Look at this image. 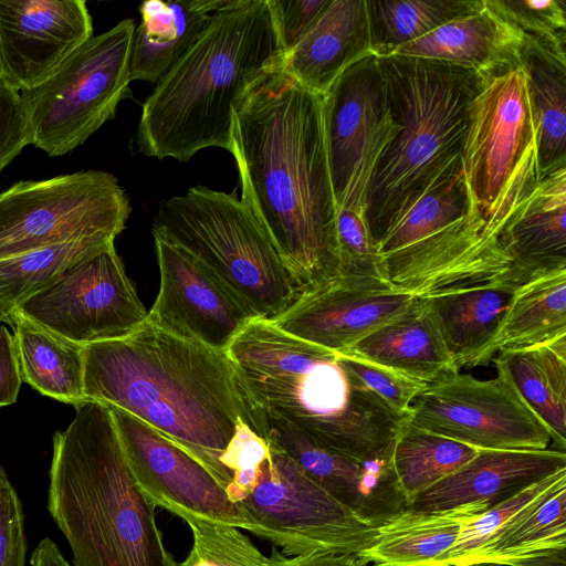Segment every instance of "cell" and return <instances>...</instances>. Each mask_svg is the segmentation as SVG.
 Wrapping results in <instances>:
<instances>
[{
    "mask_svg": "<svg viewBox=\"0 0 566 566\" xmlns=\"http://www.w3.org/2000/svg\"><path fill=\"white\" fill-rule=\"evenodd\" d=\"M153 237L160 284L147 322L179 338L226 352L256 317L192 254L159 235Z\"/></svg>",
    "mask_w": 566,
    "mask_h": 566,
    "instance_id": "16",
    "label": "cell"
},
{
    "mask_svg": "<svg viewBox=\"0 0 566 566\" xmlns=\"http://www.w3.org/2000/svg\"><path fill=\"white\" fill-rule=\"evenodd\" d=\"M368 564L356 555L355 566H367Z\"/></svg>",
    "mask_w": 566,
    "mask_h": 566,
    "instance_id": "49",
    "label": "cell"
},
{
    "mask_svg": "<svg viewBox=\"0 0 566 566\" xmlns=\"http://www.w3.org/2000/svg\"><path fill=\"white\" fill-rule=\"evenodd\" d=\"M524 33L484 0L483 8L450 21L426 36L397 48L408 55L467 65L485 78L520 65Z\"/></svg>",
    "mask_w": 566,
    "mask_h": 566,
    "instance_id": "25",
    "label": "cell"
},
{
    "mask_svg": "<svg viewBox=\"0 0 566 566\" xmlns=\"http://www.w3.org/2000/svg\"><path fill=\"white\" fill-rule=\"evenodd\" d=\"M136 24L124 19L93 35L39 85L20 92L31 137L49 156L82 145L130 94L129 59Z\"/></svg>",
    "mask_w": 566,
    "mask_h": 566,
    "instance_id": "9",
    "label": "cell"
},
{
    "mask_svg": "<svg viewBox=\"0 0 566 566\" xmlns=\"http://www.w3.org/2000/svg\"><path fill=\"white\" fill-rule=\"evenodd\" d=\"M461 164L473 202L506 222L538 181L536 138L521 66L485 78L473 98Z\"/></svg>",
    "mask_w": 566,
    "mask_h": 566,
    "instance_id": "10",
    "label": "cell"
},
{
    "mask_svg": "<svg viewBox=\"0 0 566 566\" xmlns=\"http://www.w3.org/2000/svg\"><path fill=\"white\" fill-rule=\"evenodd\" d=\"M129 213L126 192L107 171L19 181L0 192V260L87 235L116 238Z\"/></svg>",
    "mask_w": 566,
    "mask_h": 566,
    "instance_id": "11",
    "label": "cell"
},
{
    "mask_svg": "<svg viewBox=\"0 0 566 566\" xmlns=\"http://www.w3.org/2000/svg\"><path fill=\"white\" fill-rule=\"evenodd\" d=\"M500 238L522 283L566 269V167L536 182L515 207Z\"/></svg>",
    "mask_w": 566,
    "mask_h": 566,
    "instance_id": "23",
    "label": "cell"
},
{
    "mask_svg": "<svg viewBox=\"0 0 566 566\" xmlns=\"http://www.w3.org/2000/svg\"><path fill=\"white\" fill-rule=\"evenodd\" d=\"M323 96L331 175L338 207L366 140L388 111L378 56L370 54L348 66Z\"/></svg>",
    "mask_w": 566,
    "mask_h": 566,
    "instance_id": "21",
    "label": "cell"
},
{
    "mask_svg": "<svg viewBox=\"0 0 566 566\" xmlns=\"http://www.w3.org/2000/svg\"><path fill=\"white\" fill-rule=\"evenodd\" d=\"M114 241L108 234H94L0 260V322L70 265Z\"/></svg>",
    "mask_w": 566,
    "mask_h": 566,
    "instance_id": "37",
    "label": "cell"
},
{
    "mask_svg": "<svg viewBox=\"0 0 566 566\" xmlns=\"http://www.w3.org/2000/svg\"><path fill=\"white\" fill-rule=\"evenodd\" d=\"M27 549L22 504L0 465V566H24Z\"/></svg>",
    "mask_w": 566,
    "mask_h": 566,
    "instance_id": "42",
    "label": "cell"
},
{
    "mask_svg": "<svg viewBox=\"0 0 566 566\" xmlns=\"http://www.w3.org/2000/svg\"><path fill=\"white\" fill-rule=\"evenodd\" d=\"M563 483H566V469L543 479L478 515L463 527L455 546L444 556L441 566L465 564L469 557L504 523Z\"/></svg>",
    "mask_w": 566,
    "mask_h": 566,
    "instance_id": "39",
    "label": "cell"
},
{
    "mask_svg": "<svg viewBox=\"0 0 566 566\" xmlns=\"http://www.w3.org/2000/svg\"><path fill=\"white\" fill-rule=\"evenodd\" d=\"M512 566H566V548L543 552L509 564Z\"/></svg>",
    "mask_w": 566,
    "mask_h": 566,
    "instance_id": "47",
    "label": "cell"
},
{
    "mask_svg": "<svg viewBox=\"0 0 566 566\" xmlns=\"http://www.w3.org/2000/svg\"><path fill=\"white\" fill-rule=\"evenodd\" d=\"M472 198L461 158L438 174L396 217L377 247L378 256L413 244L463 218Z\"/></svg>",
    "mask_w": 566,
    "mask_h": 566,
    "instance_id": "34",
    "label": "cell"
},
{
    "mask_svg": "<svg viewBox=\"0 0 566 566\" xmlns=\"http://www.w3.org/2000/svg\"><path fill=\"white\" fill-rule=\"evenodd\" d=\"M229 153L239 172L240 199L304 291L337 276V202L324 96L281 66L234 113Z\"/></svg>",
    "mask_w": 566,
    "mask_h": 566,
    "instance_id": "1",
    "label": "cell"
},
{
    "mask_svg": "<svg viewBox=\"0 0 566 566\" xmlns=\"http://www.w3.org/2000/svg\"><path fill=\"white\" fill-rule=\"evenodd\" d=\"M564 337L566 269L533 276L514 290L492 342L491 356L551 344Z\"/></svg>",
    "mask_w": 566,
    "mask_h": 566,
    "instance_id": "32",
    "label": "cell"
},
{
    "mask_svg": "<svg viewBox=\"0 0 566 566\" xmlns=\"http://www.w3.org/2000/svg\"><path fill=\"white\" fill-rule=\"evenodd\" d=\"M31 566H71L50 538H43L31 554Z\"/></svg>",
    "mask_w": 566,
    "mask_h": 566,
    "instance_id": "46",
    "label": "cell"
},
{
    "mask_svg": "<svg viewBox=\"0 0 566 566\" xmlns=\"http://www.w3.org/2000/svg\"><path fill=\"white\" fill-rule=\"evenodd\" d=\"M566 469V453L545 450H479L462 468L408 503L413 512L438 513L464 506L484 511Z\"/></svg>",
    "mask_w": 566,
    "mask_h": 566,
    "instance_id": "20",
    "label": "cell"
},
{
    "mask_svg": "<svg viewBox=\"0 0 566 566\" xmlns=\"http://www.w3.org/2000/svg\"><path fill=\"white\" fill-rule=\"evenodd\" d=\"M373 54L366 0H331L285 55L283 70L306 90L324 95L352 64Z\"/></svg>",
    "mask_w": 566,
    "mask_h": 566,
    "instance_id": "22",
    "label": "cell"
},
{
    "mask_svg": "<svg viewBox=\"0 0 566 566\" xmlns=\"http://www.w3.org/2000/svg\"><path fill=\"white\" fill-rule=\"evenodd\" d=\"M106 406L132 474L155 506L253 532L249 516L198 460L130 413Z\"/></svg>",
    "mask_w": 566,
    "mask_h": 566,
    "instance_id": "15",
    "label": "cell"
},
{
    "mask_svg": "<svg viewBox=\"0 0 566 566\" xmlns=\"http://www.w3.org/2000/svg\"><path fill=\"white\" fill-rule=\"evenodd\" d=\"M137 485L108 407L86 400L53 436L48 510L73 566H177Z\"/></svg>",
    "mask_w": 566,
    "mask_h": 566,
    "instance_id": "5",
    "label": "cell"
},
{
    "mask_svg": "<svg viewBox=\"0 0 566 566\" xmlns=\"http://www.w3.org/2000/svg\"><path fill=\"white\" fill-rule=\"evenodd\" d=\"M542 420L557 450L566 447V337L551 344L505 350L492 360Z\"/></svg>",
    "mask_w": 566,
    "mask_h": 566,
    "instance_id": "31",
    "label": "cell"
},
{
    "mask_svg": "<svg viewBox=\"0 0 566 566\" xmlns=\"http://www.w3.org/2000/svg\"><path fill=\"white\" fill-rule=\"evenodd\" d=\"M559 548H566V483L504 523L465 564H512L538 553Z\"/></svg>",
    "mask_w": 566,
    "mask_h": 566,
    "instance_id": "33",
    "label": "cell"
},
{
    "mask_svg": "<svg viewBox=\"0 0 566 566\" xmlns=\"http://www.w3.org/2000/svg\"><path fill=\"white\" fill-rule=\"evenodd\" d=\"M31 142L30 125L20 92L0 78V172Z\"/></svg>",
    "mask_w": 566,
    "mask_h": 566,
    "instance_id": "43",
    "label": "cell"
},
{
    "mask_svg": "<svg viewBox=\"0 0 566 566\" xmlns=\"http://www.w3.org/2000/svg\"><path fill=\"white\" fill-rule=\"evenodd\" d=\"M86 400L117 407L178 444L226 489L222 459L242 420L268 439L266 419L226 352L146 322L134 334L82 347Z\"/></svg>",
    "mask_w": 566,
    "mask_h": 566,
    "instance_id": "2",
    "label": "cell"
},
{
    "mask_svg": "<svg viewBox=\"0 0 566 566\" xmlns=\"http://www.w3.org/2000/svg\"><path fill=\"white\" fill-rule=\"evenodd\" d=\"M192 546L180 566H270L264 556L238 527L187 515Z\"/></svg>",
    "mask_w": 566,
    "mask_h": 566,
    "instance_id": "38",
    "label": "cell"
},
{
    "mask_svg": "<svg viewBox=\"0 0 566 566\" xmlns=\"http://www.w3.org/2000/svg\"><path fill=\"white\" fill-rule=\"evenodd\" d=\"M15 311L82 347L127 337L148 315L114 242L70 265Z\"/></svg>",
    "mask_w": 566,
    "mask_h": 566,
    "instance_id": "13",
    "label": "cell"
},
{
    "mask_svg": "<svg viewBox=\"0 0 566 566\" xmlns=\"http://www.w3.org/2000/svg\"><path fill=\"white\" fill-rule=\"evenodd\" d=\"M479 379L460 371L422 388L407 419L413 426L478 450H545L553 442L542 420L504 371Z\"/></svg>",
    "mask_w": 566,
    "mask_h": 566,
    "instance_id": "12",
    "label": "cell"
},
{
    "mask_svg": "<svg viewBox=\"0 0 566 566\" xmlns=\"http://www.w3.org/2000/svg\"><path fill=\"white\" fill-rule=\"evenodd\" d=\"M21 382L13 336L0 325V408L15 402Z\"/></svg>",
    "mask_w": 566,
    "mask_h": 566,
    "instance_id": "45",
    "label": "cell"
},
{
    "mask_svg": "<svg viewBox=\"0 0 566 566\" xmlns=\"http://www.w3.org/2000/svg\"><path fill=\"white\" fill-rule=\"evenodd\" d=\"M92 36L83 0H0L2 78L30 90Z\"/></svg>",
    "mask_w": 566,
    "mask_h": 566,
    "instance_id": "18",
    "label": "cell"
},
{
    "mask_svg": "<svg viewBox=\"0 0 566 566\" xmlns=\"http://www.w3.org/2000/svg\"><path fill=\"white\" fill-rule=\"evenodd\" d=\"M505 222L486 219L471 202L439 232L379 258L381 280L415 297L485 283L522 284L501 243Z\"/></svg>",
    "mask_w": 566,
    "mask_h": 566,
    "instance_id": "14",
    "label": "cell"
},
{
    "mask_svg": "<svg viewBox=\"0 0 566 566\" xmlns=\"http://www.w3.org/2000/svg\"><path fill=\"white\" fill-rule=\"evenodd\" d=\"M151 233L210 269L253 313L273 321L304 292L240 198L203 186L163 200Z\"/></svg>",
    "mask_w": 566,
    "mask_h": 566,
    "instance_id": "8",
    "label": "cell"
},
{
    "mask_svg": "<svg viewBox=\"0 0 566 566\" xmlns=\"http://www.w3.org/2000/svg\"><path fill=\"white\" fill-rule=\"evenodd\" d=\"M484 512L478 506L438 513L407 510L376 528L371 544L357 556L375 566H441L463 527Z\"/></svg>",
    "mask_w": 566,
    "mask_h": 566,
    "instance_id": "29",
    "label": "cell"
},
{
    "mask_svg": "<svg viewBox=\"0 0 566 566\" xmlns=\"http://www.w3.org/2000/svg\"><path fill=\"white\" fill-rule=\"evenodd\" d=\"M6 323L13 331L22 381L41 395L74 408L86 401L82 346L53 334L19 311Z\"/></svg>",
    "mask_w": 566,
    "mask_h": 566,
    "instance_id": "30",
    "label": "cell"
},
{
    "mask_svg": "<svg viewBox=\"0 0 566 566\" xmlns=\"http://www.w3.org/2000/svg\"><path fill=\"white\" fill-rule=\"evenodd\" d=\"M226 353L266 419L357 460L391 457L405 415L361 385L338 354L260 318Z\"/></svg>",
    "mask_w": 566,
    "mask_h": 566,
    "instance_id": "4",
    "label": "cell"
},
{
    "mask_svg": "<svg viewBox=\"0 0 566 566\" xmlns=\"http://www.w3.org/2000/svg\"><path fill=\"white\" fill-rule=\"evenodd\" d=\"M520 65L526 76L541 180L566 167V52L524 34Z\"/></svg>",
    "mask_w": 566,
    "mask_h": 566,
    "instance_id": "28",
    "label": "cell"
},
{
    "mask_svg": "<svg viewBox=\"0 0 566 566\" xmlns=\"http://www.w3.org/2000/svg\"><path fill=\"white\" fill-rule=\"evenodd\" d=\"M0 78H2V64H1V55H0Z\"/></svg>",
    "mask_w": 566,
    "mask_h": 566,
    "instance_id": "50",
    "label": "cell"
},
{
    "mask_svg": "<svg viewBox=\"0 0 566 566\" xmlns=\"http://www.w3.org/2000/svg\"><path fill=\"white\" fill-rule=\"evenodd\" d=\"M479 450L420 429L407 419L398 430L391 463L408 503L420 492L452 474Z\"/></svg>",
    "mask_w": 566,
    "mask_h": 566,
    "instance_id": "36",
    "label": "cell"
},
{
    "mask_svg": "<svg viewBox=\"0 0 566 566\" xmlns=\"http://www.w3.org/2000/svg\"><path fill=\"white\" fill-rule=\"evenodd\" d=\"M378 60L399 129L381 151L367 193L366 220L376 251L401 210L461 158L470 106L485 82L473 67L440 60Z\"/></svg>",
    "mask_w": 566,
    "mask_h": 566,
    "instance_id": "6",
    "label": "cell"
},
{
    "mask_svg": "<svg viewBox=\"0 0 566 566\" xmlns=\"http://www.w3.org/2000/svg\"><path fill=\"white\" fill-rule=\"evenodd\" d=\"M416 297L380 279L337 275L306 290L272 322L283 332L336 354L407 312Z\"/></svg>",
    "mask_w": 566,
    "mask_h": 566,
    "instance_id": "17",
    "label": "cell"
},
{
    "mask_svg": "<svg viewBox=\"0 0 566 566\" xmlns=\"http://www.w3.org/2000/svg\"><path fill=\"white\" fill-rule=\"evenodd\" d=\"M339 355L382 365L424 385L459 371L418 297L407 312Z\"/></svg>",
    "mask_w": 566,
    "mask_h": 566,
    "instance_id": "27",
    "label": "cell"
},
{
    "mask_svg": "<svg viewBox=\"0 0 566 566\" xmlns=\"http://www.w3.org/2000/svg\"><path fill=\"white\" fill-rule=\"evenodd\" d=\"M284 57L269 0H229L155 83L135 134L138 151L181 163L209 147L229 151L234 113Z\"/></svg>",
    "mask_w": 566,
    "mask_h": 566,
    "instance_id": "3",
    "label": "cell"
},
{
    "mask_svg": "<svg viewBox=\"0 0 566 566\" xmlns=\"http://www.w3.org/2000/svg\"><path fill=\"white\" fill-rule=\"evenodd\" d=\"M516 287L485 283L418 296L459 371L492 361L491 345Z\"/></svg>",
    "mask_w": 566,
    "mask_h": 566,
    "instance_id": "24",
    "label": "cell"
},
{
    "mask_svg": "<svg viewBox=\"0 0 566 566\" xmlns=\"http://www.w3.org/2000/svg\"><path fill=\"white\" fill-rule=\"evenodd\" d=\"M329 1L269 0L285 55L304 38Z\"/></svg>",
    "mask_w": 566,
    "mask_h": 566,
    "instance_id": "44",
    "label": "cell"
},
{
    "mask_svg": "<svg viewBox=\"0 0 566 566\" xmlns=\"http://www.w3.org/2000/svg\"><path fill=\"white\" fill-rule=\"evenodd\" d=\"M457 566H512V565L504 564V563H489V562H484V563H471V564L457 565Z\"/></svg>",
    "mask_w": 566,
    "mask_h": 566,
    "instance_id": "48",
    "label": "cell"
},
{
    "mask_svg": "<svg viewBox=\"0 0 566 566\" xmlns=\"http://www.w3.org/2000/svg\"><path fill=\"white\" fill-rule=\"evenodd\" d=\"M524 34L566 52V2L562 0H486Z\"/></svg>",
    "mask_w": 566,
    "mask_h": 566,
    "instance_id": "40",
    "label": "cell"
},
{
    "mask_svg": "<svg viewBox=\"0 0 566 566\" xmlns=\"http://www.w3.org/2000/svg\"><path fill=\"white\" fill-rule=\"evenodd\" d=\"M266 440L363 523L378 528L407 511L408 500L391 459L357 460L323 448L273 420L266 419Z\"/></svg>",
    "mask_w": 566,
    "mask_h": 566,
    "instance_id": "19",
    "label": "cell"
},
{
    "mask_svg": "<svg viewBox=\"0 0 566 566\" xmlns=\"http://www.w3.org/2000/svg\"><path fill=\"white\" fill-rule=\"evenodd\" d=\"M229 0H149L139 7L133 36L130 81L156 83L188 51Z\"/></svg>",
    "mask_w": 566,
    "mask_h": 566,
    "instance_id": "26",
    "label": "cell"
},
{
    "mask_svg": "<svg viewBox=\"0 0 566 566\" xmlns=\"http://www.w3.org/2000/svg\"><path fill=\"white\" fill-rule=\"evenodd\" d=\"M222 462L231 476L224 489L229 500L252 521V533L281 547L284 555H357L374 541L376 528L358 520L242 420Z\"/></svg>",
    "mask_w": 566,
    "mask_h": 566,
    "instance_id": "7",
    "label": "cell"
},
{
    "mask_svg": "<svg viewBox=\"0 0 566 566\" xmlns=\"http://www.w3.org/2000/svg\"><path fill=\"white\" fill-rule=\"evenodd\" d=\"M373 54L397 48L483 8L484 0H366Z\"/></svg>",
    "mask_w": 566,
    "mask_h": 566,
    "instance_id": "35",
    "label": "cell"
},
{
    "mask_svg": "<svg viewBox=\"0 0 566 566\" xmlns=\"http://www.w3.org/2000/svg\"><path fill=\"white\" fill-rule=\"evenodd\" d=\"M338 356L361 385L401 415L407 416L411 402L427 386L382 365L352 355Z\"/></svg>",
    "mask_w": 566,
    "mask_h": 566,
    "instance_id": "41",
    "label": "cell"
}]
</instances>
